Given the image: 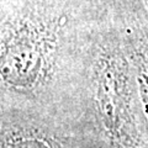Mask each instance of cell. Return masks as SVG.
<instances>
[{"mask_svg":"<svg viewBox=\"0 0 148 148\" xmlns=\"http://www.w3.org/2000/svg\"><path fill=\"white\" fill-rule=\"evenodd\" d=\"M59 24L24 17L8 26L1 40L0 74L6 88L30 92L45 85L52 73Z\"/></svg>","mask_w":148,"mask_h":148,"instance_id":"1","label":"cell"},{"mask_svg":"<svg viewBox=\"0 0 148 148\" xmlns=\"http://www.w3.org/2000/svg\"><path fill=\"white\" fill-rule=\"evenodd\" d=\"M132 73L120 49L100 51L94 69V101L104 136L112 148H137L140 143L132 112Z\"/></svg>","mask_w":148,"mask_h":148,"instance_id":"2","label":"cell"},{"mask_svg":"<svg viewBox=\"0 0 148 148\" xmlns=\"http://www.w3.org/2000/svg\"><path fill=\"white\" fill-rule=\"evenodd\" d=\"M1 148H61L52 136L35 127L3 130Z\"/></svg>","mask_w":148,"mask_h":148,"instance_id":"3","label":"cell"},{"mask_svg":"<svg viewBox=\"0 0 148 148\" xmlns=\"http://www.w3.org/2000/svg\"><path fill=\"white\" fill-rule=\"evenodd\" d=\"M131 63L135 74L138 99L148 127V47L145 43L140 42L132 47Z\"/></svg>","mask_w":148,"mask_h":148,"instance_id":"4","label":"cell"},{"mask_svg":"<svg viewBox=\"0 0 148 148\" xmlns=\"http://www.w3.org/2000/svg\"><path fill=\"white\" fill-rule=\"evenodd\" d=\"M143 4H145V6H146V10L148 11V0H142Z\"/></svg>","mask_w":148,"mask_h":148,"instance_id":"5","label":"cell"}]
</instances>
